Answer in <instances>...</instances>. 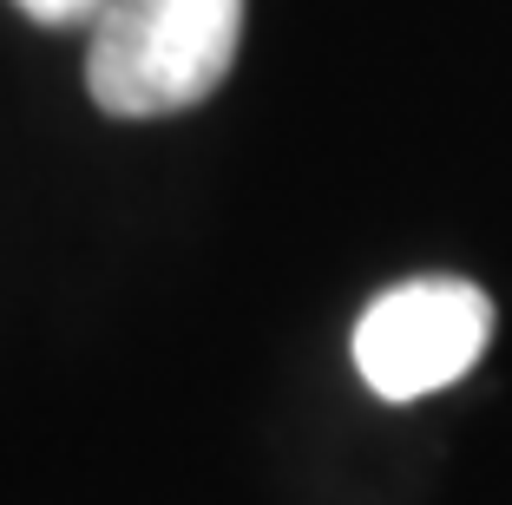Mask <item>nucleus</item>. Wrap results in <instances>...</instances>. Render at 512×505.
<instances>
[{"mask_svg":"<svg viewBox=\"0 0 512 505\" xmlns=\"http://www.w3.org/2000/svg\"><path fill=\"white\" fill-rule=\"evenodd\" d=\"M243 0H106L92 20L86 86L112 119H165L224 86Z\"/></svg>","mask_w":512,"mask_h":505,"instance_id":"f257e3e1","label":"nucleus"},{"mask_svg":"<svg viewBox=\"0 0 512 505\" xmlns=\"http://www.w3.org/2000/svg\"><path fill=\"white\" fill-rule=\"evenodd\" d=\"M493 342V302L460 276H414L381 289L355 322V368L381 401H427L480 368Z\"/></svg>","mask_w":512,"mask_h":505,"instance_id":"f03ea898","label":"nucleus"},{"mask_svg":"<svg viewBox=\"0 0 512 505\" xmlns=\"http://www.w3.org/2000/svg\"><path fill=\"white\" fill-rule=\"evenodd\" d=\"M14 7L27 20H40V27H92L106 0H14Z\"/></svg>","mask_w":512,"mask_h":505,"instance_id":"7ed1b4c3","label":"nucleus"}]
</instances>
